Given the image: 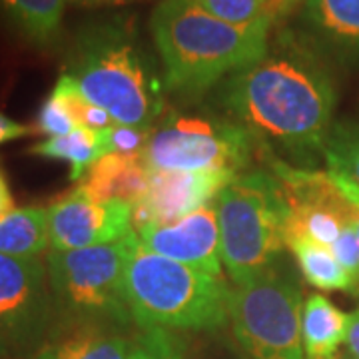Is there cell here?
<instances>
[{"mask_svg":"<svg viewBox=\"0 0 359 359\" xmlns=\"http://www.w3.org/2000/svg\"><path fill=\"white\" fill-rule=\"evenodd\" d=\"M210 14L230 25H252L257 20H276V0H198Z\"/></svg>","mask_w":359,"mask_h":359,"instance_id":"cell-23","label":"cell"},{"mask_svg":"<svg viewBox=\"0 0 359 359\" xmlns=\"http://www.w3.org/2000/svg\"><path fill=\"white\" fill-rule=\"evenodd\" d=\"M32 130H34V134H46L48 138H52V136L70 134L78 128L74 120L66 112L62 102L58 100V96L50 92L48 98L40 106L39 114H36V124L32 126Z\"/></svg>","mask_w":359,"mask_h":359,"instance_id":"cell-26","label":"cell"},{"mask_svg":"<svg viewBox=\"0 0 359 359\" xmlns=\"http://www.w3.org/2000/svg\"><path fill=\"white\" fill-rule=\"evenodd\" d=\"M50 244L48 208H16L0 218V254L13 257H39Z\"/></svg>","mask_w":359,"mask_h":359,"instance_id":"cell-18","label":"cell"},{"mask_svg":"<svg viewBox=\"0 0 359 359\" xmlns=\"http://www.w3.org/2000/svg\"><path fill=\"white\" fill-rule=\"evenodd\" d=\"M28 154L40 156L46 160H58L70 166V180L80 182L86 176L90 168L94 166L104 152L102 132L78 128L65 136H52L44 142H39L26 150Z\"/></svg>","mask_w":359,"mask_h":359,"instance_id":"cell-20","label":"cell"},{"mask_svg":"<svg viewBox=\"0 0 359 359\" xmlns=\"http://www.w3.org/2000/svg\"><path fill=\"white\" fill-rule=\"evenodd\" d=\"M219 100L264 150L311 168L334 126L337 94L318 48L306 36L282 32L262 60L224 82Z\"/></svg>","mask_w":359,"mask_h":359,"instance_id":"cell-1","label":"cell"},{"mask_svg":"<svg viewBox=\"0 0 359 359\" xmlns=\"http://www.w3.org/2000/svg\"><path fill=\"white\" fill-rule=\"evenodd\" d=\"M304 292L287 273L269 269L230 294L236 341L252 359H306L302 346Z\"/></svg>","mask_w":359,"mask_h":359,"instance_id":"cell-7","label":"cell"},{"mask_svg":"<svg viewBox=\"0 0 359 359\" xmlns=\"http://www.w3.org/2000/svg\"><path fill=\"white\" fill-rule=\"evenodd\" d=\"M230 285L146 250L134 236L126 262V302L140 330L218 332L230 321Z\"/></svg>","mask_w":359,"mask_h":359,"instance_id":"cell-4","label":"cell"},{"mask_svg":"<svg viewBox=\"0 0 359 359\" xmlns=\"http://www.w3.org/2000/svg\"><path fill=\"white\" fill-rule=\"evenodd\" d=\"M74 6H82V8H100V6H116V4H126L132 0H66Z\"/></svg>","mask_w":359,"mask_h":359,"instance_id":"cell-31","label":"cell"},{"mask_svg":"<svg viewBox=\"0 0 359 359\" xmlns=\"http://www.w3.org/2000/svg\"><path fill=\"white\" fill-rule=\"evenodd\" d=\"M349 313L320 294L309 295L302 311V346L306 359H335L346 344Z\"/></svg>","mask_w":359,"mask_h":359,"instance_id":"cell-16","label":"cell"},{"mask_svg":"<svg viewBox=\"0 0 359 359\" xmlns=\"http://www.w3.org/2000/svg\"><path fill=\"white\" fill-rule=\"evenodd\" d=\"M219 222L222 264L236 285L276 268L285 245L287 204L271 172L238 174L214 200Z\"/></svg>","mask_w":359,"mask_h":359,"instance_id":"cell-5","label":"cell"},{"mask_svg":"<svg viewBox=\"0 0 359 359\" xmlns=\"http://www.w3.org/2000/svg\"><path fill=\"white\" fill-rule=\"evenodd\" d=\"M335 359H355V358H351L349 353H337V355H335Z\"/></svg>","mask_w":359,"mask_h":359,"instance_id":"cell-32","label":"cell"},{"mask_svg":"<svg viewBox=\"0 0 359 359\" xmlns=\"http://www.w3.org/2000/svg\"><path fill=\"white\" fill-rule=\"evenodd\" d=\"M323 158L330 172L359 186V124L349 120L334 122L323 146Z\"/></svg>","mask_w":359,"mask_h":359,"instance_id":"cell-21","label":"cell"},{"mask_svg":"<svg viewBox=\"0 0 359 359\" xmlns=\"http://www.w3.org/2000/svg\"><path fill=\"white\" fill-rule=\"evenodd\" d=\"M66 74L116 124L152 128L164 110V78L130 22H98L80 30Z\"/></svg>","mask_w":359,"mask_h":359,"instance_id":"cell-3","label":"cell"},{"mask_svg":"<svg viewBox=\"0 0 359 359\" xmlns=\"http://www.w3.org/2000/svg\"><path fill=\"white\" fill-rule=\"evenodd\" d=\"M136 231L124 240L56 252L46 259L56 313L62 321H110L128 325L126 262Z\"/></svg>","mask_w":359,"mask_h":359,"instance_id":"cell-6","label":"cell"},{"mask_svg":"<svg viewBox=\"0 0 359 359\" xmlns=\"http://www.w3.org/2000/svg\"><path fill=\"white\" fill-rule=\"evenodd\" d=\"M136 236L138 242L154 254L224 278L219 222L214 202L198 208L174 224L150 226L136 231Z\"/></svg>","mask_w":359,"mask_h":359,"instance_id":"cell-12","label":"cell"},{"mask_svg":"<svg viewBox=\"0 0 359 359\" xmlns=\"http://www.w3.org/2000/svg\"><path fill=\"white\" fill-rule=\"evenodd\" d=\"M150 170L142 154H106L78 182V188L96 200L136 202L148 184Z\"/></svg>","mask_w":359,"mask_h":359,"instance_id":"cell-15","label":"cell"},{"mask_svg":"<svg viewBox=\"0 0 359 359\" xmlns=\"http://www.w3.org/2000/svg\"><path fill=\"white\" fill-rule=\"evenodd\" d=\"M302 18L320 54L359 66V0H306Z\"/></svg>","mask_w":359,"mask_h":359,"instance_id":"cell-13","label":"cell"},{"mask_svg":"<svg viewBox=\"0 0 359 359\" xmlns=\"http://www.w3.org/2000/svg\"><path fill=\"white\" fill-rule=\"evenodd\" d=\"M236 178L222 170H150L146 190L132 202V228L168 226L210 204Z\"/></svg>","mask_w":359,"mask_h":359,"instance_id":"cell-11","label":"cell"},{"mask_svg":"<svg viewBox=\"0 0 359 359\" xmlns=\"http://www.w3.org/2000/svg\"><path fill=\"white\" fill-rule=\"evenodd\" d=\"M285 245L294 254L297 266L309 285L325 292H351L353 283L344 266L337 262L332 248L311 240L306 233H290Z\"/></svg>","mask_w":359,"mask_h":359,"instance_id":"cell-19","label":"cell"},{"mask_svg":"<svg viewBox=\"0 0 359 359\" xmlns=\"http://www.w3.org/2000/svg\"><path fill=\"white\" fill-rule=\"evenodd\" d=\"M132 339L106 321H65L32 359H128Z\"/></svg>","mask_w":359,"mask_h":359,"instance_id":"cell-14","label":"cell"},{"mask_svg":"<svg viewBox=\"0 0 359 359\" xmlns=\"http://www.w3.org/2000/svg\"><path fill=\"white\" fill-rule=\"evenodd\" d=\"M271 20L230 25L198 0H162L150 16V32L162 60L166 92L200 96L219 80L266 56Z\"/></svg>","mask_w":359,"mask_h":359,"instance_id":"cell-2","label":"cell"},{"mask_svg":"<svg viewBox=\"0 0 359 359\" xmlns=\"http://www.w3.org/2000/svg\"><path fill=\"white\" fill-rule=\"evenodd\" d=\"M66 0H0V16L36 48H52L62 32Z\"/></svg>","mask_w":359,"mask_h":359,"instance_id":"cell-17","label":"cell"},{"mask_svg":"<svg viewBox=\"0 0 359 359\" xmlns=\"http://www.w3.org/2000/svg\"><path fill=\"white\" fill-rule=\"evenodd\" d=\"M14 208V200H13V192L8 188V182L4 178V174L0 172V218L8 216Z\"/></svg>","mask_w":359,"mask_h":359,"instance_id":"cell-30","label":"cell"},{"mask_svg":"<svg viewBox=\"0 0 359 359\" xmlns=\"http://www.w3.org/2000/svg\"><path fill=\"white\" fill-rule=\"evenodd\" d=\"M128 359H188V349L174 332L148 327L132 339Z\"/></svg>","mask_w":359,"mask_h":359,"instance_id":"cell-24","label":"cell"},{"mask_svg":"<svg viewBox=\"0 0 359 359\" xmlns=\"http://www.w3.org/2000/svg\"><path fill=\"white\" fill-rule=\"evenodd\" d=\"M256 138L219 116L172 114L142 152L148 170H222L240 174L252 162Z\"/></svg>","mask_w":359,"mask_h":359,"instance_id":"cell-8","label":"cell"},{"mask_svg":"<svg viewBox=\"0 0 359 359\" xmlns=\"http://www.w3.org/2000/svg\"><path fill=\"white\" fill-rule=\"evenodd\" d=\"M152 128H134L116 124L102 130L104 152L106 154H142L152 138Z\"/></svg>","mask_w":359,"mask_h":359,"instance_id":"cell-25","label":"cell"},{"mask_svg":"<svg viewBox=\"0 0 359 359\" xmlns=\"http://www.w3.org/2000/svg\"><path fill=\"white\" fill-rule=\"evenodd\" d=\"M346 346L347 353L351 358L359 359V309H355L353 313H349V327H347Z\"/></svg>","mask_w":359,"mask_h":359,"instance_id":"cell-29","label":"cell"},{"mask_svg":"<svg viewBox=\"0 0 359 359\" xmlns=\"http://www.w3.org/2000/svg\"><path fill=\"white\" fill-rule=\"evenodd\" d=\"M30 134H34L32 126L20 124V122H16V120H13V118H8V116L0 112V144L18 140V138L30 136Z\"/></svg>","mask_w":359,"mask_h":359,"instance_id":"cell-27","label":"cell"},{"mask_svg":"<svg viewBox=\"0 0 359 359\" xmlns=\"http://www.w3.org/2000/svg\"><path fill=\"white\" fill-rule=\"evenodd\" d=\"M330 172V170H327ZM330 176L335 182V186L341 190V194L347 198V202L353 205V210H355V222H358V236H359V186L358 184H353L351 180H347L346 176H341V174H335V172H330Z\"/></svg>","mask_w":359,"mask_h":359,"instance_id":"cell-28","label":"cell"},{"mask_svg":"<svg viewBox=\"0 0 359 359\" xmlns=\"http://www.w3.org/2000/svg\"><path fill=\"white\" fill-rule=\"evenodd\" d=\"M56 316L46 266L39 257L0 254V358H34Z\"/></svg>","mask_w":359,"mask_h":359,"instance_id":"cell-9","label":"cell"},{"mask_svg":"<svg viewBox=\"0 0 359 359\" xmlns=\"http://www.w3.org/2000/svg\"><path fill=\"white\" fill-rule=\"evenodd\" d=\"M52 92L58 96V100L62 102V106L66 108V112L70 114V118L74 120L76 128H86L94 130V132H102V130H108L116 126L114 118L108 114L104 108L92 104L80 92L78 84L72 80V76H68L66 72H62Z\"/></svg>","mask_w":359,"mask_h":359,"instance_id":"cell-22","label":"cell"},{"mask_svg":"<svg viewBox=\"0 0 359 359\" xmlns=\"http://www.w3.org/2000/svg\"><path fill=\"white\" fill-rule=\"evenodd\" d=\"M50 245L56 252L114 244L132 228V205L124 200H96L74 188L48 208Z\"/></svg>","mask_w":359,"mask_h":359,"instance_id":"cell-10","label":"cell"}]
</instances>
